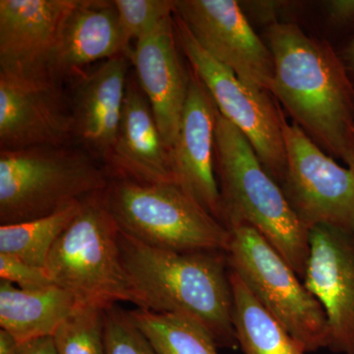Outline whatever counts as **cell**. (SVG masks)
<instances>
[{
	"label": "cell",
	"mask_w": 354,
	"mask_h": 354,
	"mask_svg": "<svg viewBox=\"0 0 354 354\" xmlns=\"http://www.w3.org/2000/svg\"><path fill=\"white\" fill-rule=\"evenodd\" d=\"M271 94L316 145L342 158L354 128V88L339 53L295 23L268 27Z\"/></svg>",
	"instance_id": "obj_1"
},
{
	"label": "cell",
	"mask_w": 354,
	"mask_h": 354,
	"mask_svg": "<svg viewBox=\"0 0 354 354\" xmlns=\"http://www.w3.org/2000/svg\"><path fill=\"white\" fill-rule=\"evenodd\" d=\"M120 247L135 305L190 317L208 330L218 348H237L227 252L167 250L121 230Z\"/></svg>",
	"instance_id": "obj_2"
},
{
	"label": "cell",
	"mask_w": 354,
	"mask_h": 354,
	"mask_svg": "<svg viewBox=\"0 0 354 354\" xmlns=\"http://www.w3.org/2000/svg\"><path fill=\"white\" fill-rule=\"evenodd\" d=\"M215 169L225 227L254 228L304 279L309 230L298 220L250 142L221 113L215 132Z\"/></svg>",
	"instance_id": "obj_3"
},
{
	"label": "cell",
	"mask_w": 354,
	"mask_h": 354,
	"mask_svg": "<svg viewBox=\"0 0 354 354\" xmlns=\"http://www.w3.org/2000/svg\"><path fill=\"white\" fill-rule=\"evenodd\" d=\"M106 167L70 146L0 151V225L50 216L106 190Z\"/></svg>",
	"instance_id": "obj_4"
},
{
	"label": "cell",
	"mask_w": 354,
	"mask_h": 354,
	"mask_svg": "<svg viewBox=\"0 0 354 354\" xmlns=\"http://www.w3.org/2000/svg\"><path fill=\"white\" fill-rule=\"evenodd\" d=\"M104 200L121 232L148 245L177 251H223L230 232L178 184L109 177Z\"/></svg>",
	"instance_id": "obj_5"
},
{
	"label": "cell",
	"mask_w": 354,
	"mask_h": 354,
	"mask_svg": "<svg viewBox=\"0 0 354 354\" xmlns=\"http://www.w3.org/2000/svg\"><path fill=\"white\" fill-rule=\"evenodd\" d=\"M104 192L84 200L51 248L46 268L55 285L71 292L79 304L106 310L118 302L135 304V297L121 259L120 230Z\"/></svg>",
	"instance_id": "obj_6"
},
{
	"label": "cell",
	"mask_w": 354,
	"mask_h": 354,
	"mask_svg": "<svg viewBox=\"0 0 354 354\" xmlns=\"http://www.w3.org/2000/svg\"><path fill=\"white\" fill-rule=\"evenodd\" d=\"M228 230L230 269L306 353L328 348L325 311L297 272L254 228L237 225Z\"/></svg>",
	"instance_id": "obj_7"
},
{
	"label": "cell",
	"mask_w": 354,
	"mask_h": 354,
	"mask_svg": "<svg viewBox=\"0 0 354 354\" xmlns=\"http://www.w3.org/2000/svg\"><path fill=\"white\" fill-rule=\"evenodd\" d=\"M174 26L181 51L220 113L250 142L266 171L281 185L288 160L279 104L272 101L270 93L249 87L232 70L212 57L176 12Z\"/></svg>",
	"instance_id": "obj_8"
},
{
	"label": "cell",
	"mask_w": 354,
	"mask_h": 354,
	"mask_svg": "<svg viewBox=\"0 0 354 354\" xmlns=\"http://www.w3.org/2000/svg\"><path fill=\"white\" fill-rule=\"evenodd\" d=\"M286 172L281 184L288 202L307 230L329 225L354 234V172L342 167L281 115Z\"/></svg>",
	"instance_id": "obj_9"
},
{
	"label": "cell",
	"mask_w": 354,
	"mask_h": 354,
	"mask_svg": "<svg viewBox=\"0 0 354 354\" xmlns=\"http://www.w3.org/2000/svg\"><path fill=\"white\" fill-rule=\"evenodd\" d=\"M174 12L212 57L249 87L271 92L272 51L254 32L239 1L174 0Z\"/></svg>",
	"instance_id": "obj_10"
},
{
	"label": "cell",
	"mask_w": 354,
	"mask_h": 354,
	"mask_svg": "<svg viewBox=\"0 0 354 354\" xmlns=\"http://www.w3.org/2000/svg\"><path fill=\"white\" fill-rule=\"evenodd\" d=\"M74 145L64 83L0 73V151Z\"/></svg>",
	"instance_id": "obj_11"
},
{
	"label": "cell",
	"mask_w": 354,
	"mask_h": 354,
	"mask_svg": "<svg viewBox=\"0 0 354 354\" xmlns=\"http://www.w3.org/2000/svg\"><path fill=\"white\" fill-rule=\"evenodd\" d=\"M304 283L327 317L328 348L354 354V234L329 225L312 227Z\"/></svg>",
	"instance_id": "obj_12"
},
{
	"label": "cell",
	"mask_w": 354,
	"mask_h": 354,
	"mask_svg": "<svg viewBox=\"0 0 354 354\" xmlns=\"http://www.w3.org/2000/svg\"><path fill=\"white\" fill-rule=\"evenodd\" d=\"M76 2L0 0V73L53 79L51 67L62 28Z\"/></svg>",
	"instance_id": "obj_13"
},
{
	"label": "cell",
	"mask_w": 354,
	"mask_h": 354,
	"mask_svg": "<svg viewBox=\"0 0 354 354\" xmlns=\"http://www.w3.org/2000/svg\"><path fill=\"white\" fill-rule=\"evenodd\" d=\"M130 60L121 55L65 80L73 118L74 146L106 165L113 151L124 104Z\"/></svg>",
	"instance_id": "obj_14"
},
{
	"label": "cell",
	"mask_w": 354,
	"mask_h": 354,
	"mask_svg": "<svg viewBox=\"0 0 354 354\" xmlns=\"http://www.w3.org/2000/svg\"><path fill=\"white\" fill-rule=\"evenodd\" d=\"M218 114L220 111L209 91L190 67L187 100L171 151L172 167L177 184L225 225L215 169Z\"/></svg>",
	"instance_id": "obj_15"
},
{
	"label": "cell",
	"mask_w": 354,
	"mask_h": 354,
	"mask_svg": "<svg viewBox=\"0 0 354 354\" xmlns=\"http://www.w3.org/2000/svg\"><path fill=\"white\" fill-rule=\"evenodd\" d=\"M179 51L174 14L127 53L169 152L178 135L190 83V67L185 68Z\"/></svg>",
	"instance_id": "obj_16"
},
{
	"label": "cell",
	"mask_w": 354,
	"mask_h": 354,
	"mask_svg": "<svg viewBox=\"0 0 354 354\" xmlns=\"http://www.w3.org/2000/svg\"><path fill=\"white\" fill-rule=\"evenodd\" d=\"M109 176L139 183H176L171 152L150 102L130 71L118 136L106 162Z\"/></svg>",
	"instance_id": "obj_17"
},
{
	"label": "cell",
	"mask_w": 354,
	"mask_h": 354,
	"mask_svg": "<svg viewBox=\"0 0 354 354\" xmlns=\"http://www.w3.org/2000/svg\"><path fill=\"white\" fill-rule=\"evenodd\" d=\"M128 51L114 1L77 0L62 28L51 76L64 83L79 70Z\"/></svg>",
	"instance_id": "obj_18"
},
{
	"label": "cell",
	"mask_w": 354,
	"mask_h": 354,
	"mask_svg": "<svg viewBox=\"0 0 354 354\" xmlns=\"http://www.w3.org/2000/svg\"><path fill=\"white\" fill-rule=\"evenodd\" d=\"M78 305L71 292L57 286L23 290L0 281V326L18 344L53 337Z\"/></svg>",
	"instance_id": "obj_19"
},
{
	"label": "cell",
	"mask_w": 354,
	"mask_h": 354,
	"mask_svg": "<svg viewBox=\"0 0 354 354\" xmlns=\"http://www.w3.org/2000/svg\"><path fill=\"white\" fill-rule=\"evenodd\" d=\"M230 283L234 295L232 323L237 344L244 354L307 353L232 270Z\"/></svg>",
	"instance_id": "obj_20"
},
{
	"label": "cell",
	"mask_w": 354,
	"mask_h": 354,
	"mask_svg": "<svg viewBox=\"0 0 354 354\" xmlns=\"http://www.w3.org/2000/svg\"><path fill=\"white\" fill-rule=\"evenodd\" d=\"M84 200L44 218L0 225V253L46 267L51 248L78 215Z\"/></svg>",
	"instance_id": "obj_21"
},
{
	"label": "cell",
	"mask_w": 354,
	"mask_h": 354,
	"mask_svg": "<svg viewBox=\"0 0 354 354\" xmlns=\"http://www.w3.org/2000/svg\"><path fill=\"white\" fill-rule=\"evenodd\" d=\"M128 312L158 354H220L208 330L190 317L139 307Z\"/></svg>",
	"instance_id": "obj_22"
},
{
	"label": "cell",
	"mask_w": 354,
	"mask_h": 354,
	"mask_svg": "<svg viewBox=\"0 0 354 354\" xmlns=\"http://www.w3.org/2000/svg\"><path fill=\"white\" fill-rule=\"evenodd\" d=\"M104 312L79 304L53 335L57 354H106Z\"/></svg>",
	"instance_id": "obj_23"
},
{
	"label": "cell",
	"mask_w": 354,
	"mask_h": 354,
	"mask_svg": "<svg viewBox=\"0 0 354 354\" xmlns=\"http://www.w3.org/2000/svg\"><path fill=\"white\" fill-rule=\"evenodd\" d=\"M121 32L128 48L148 36L174 14V0H114Z\"/></svg>",
	"instance_id": "obj_24"
},
{
	"label": "cell",
	"mask_w": 354,
	"mask_h": 354,
	"mask_svg": "<svg viewBox=\"0 0 354 354\" xmlns=\"http://www.w3.org/2000/svg\"><path fill=\"white\" fill-rule=\"evenodd\" d=\"M104 339L106 354H158L129 312L118 304L104 310Z\"/></svg>",
	"instance_id": "obj_25"
},
{
	"label": "cell",
	"mask_w": 354,
	"mask_h": 354,
	"mask_svg": "<svg viewBox=\"0 0 354 354\" xmlns=\"http://www.w3.org/2000/svg\"><path fill=\"white\" fill-rule=\"evenodd\" d=\"M0 279L23 290H39L55 286L46 267L30 265L13 256L1 253Z\"/></svg>",
	"instance_id": "obj_26"
},
{
	"label": "cell",
	"mask_w": 354,
	"mask_h": 354,
	"mask_svg": "<svg viewBox=\"0 0 354 354\" xmlns=\"http://www.w3.org/2000/svg\"><path fill=\"white\" fill-rule=\"evenodd\" d=\"M242 10L247 18H252L260 24L269 26L281 23L285 17L298 6V2L283 1V0H254V1H241Z\"/></svg>",
	"instance_id": "obj_27"
},
{
	"label": "cell",
	"mask_w": 354,
	"mask_h": 354,
	"mask_svg": "<svg viewBox=\"0 0 354 354\" xmlns=\"http://www.w3.org/2000/svg\"><path fill=\"white\" fill-rule=\"evenodd\" d=\"M323 6L330 24L337 28L354 27V0H329Z\"/></svg>",
	"instance_id": "obj_28"
},
{
	"label": "cell",
	"mask_w": 354,
	"mask_h": 354,
	"mask_svg": "<svg viewBox=\"0 0 354 354\" xmlns=\"http://www.w3.org/2000/svg\"><path fill=\"white\" fill-rule=\"evenodd\" d=\"M17 354H57V353L53 337H44L19 344Z\"/></svg>",
	"instance_id": "obj_29"
},
{
	"label": "cell",
	"mask_w": 354,
	"mask_h": 354,
	"mask_svg": "<svg viewBox=\"0 0 354 354\" xmlns=\"http://www.w3.org/2000/svg\"><path fill=\"white\" fill-rule=\"evenodd\" d=\"M339 57L344 62V67L348 71L349 79H351L354 88V35L349 39L348 43L346 44L344 50L339 53Z\"/></svg>",
	"instance_id": "obj_30"
},
{
	"label": "cell",
	"mask_w": 354,
	"mask_h": 354,
	"mask_svg": "<svg viewBox=\"0 0 354 354\" xmlns=\"http://www.w3.org/2000/svg\"><path fill=\"white\" fill-rule=\"evenodd\" d=\"M18 346L19 344L12 335L0 329V354H17Z\"/></svg>",
	"instance_id": "obj_31"
},
{
	"label": "cell",
	"mask_w": 354,
	"mask_h": 354,
	"mask_svg": "<svg viewBox=\"0 0 354 354\" xmlns=\"http://www.w3.org/2000/svg\"><path fill=\"white\" fill-rule=\"evenodd\" d=\"M342 160H344L348 169L354 172V128L349 135L348 144H346V151H344Z\"/></svg>",
	"instance_id": "obj_32"
}]
</instances>
